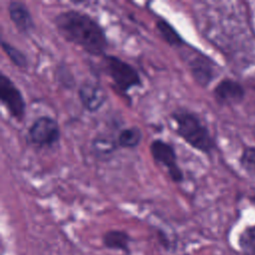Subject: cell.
I'll list each match as a JSON object with an SVG mask.
<instances>
[{
	"instance_id": "cell-18",
	"label": "cell",
	"mask_w": 255,
	"mask_h": 255,
	"mask_svg": "<svg viewBox=\"0 0 255 255\" xmlns=\"http://www.w3.org/2000/svg\"><path fill=\"white\" fill-rule=\"evenodd\" d=\"M240 164L248 174L255 176V147H247L243 150Z\"/></svg>"
},
{
	"instance_id": "cell-6",
	"label": "cell",
	"mask_w": 255,
	"mask_h": 255,
	"mask_svg": "<svg viewBox=\"0 0 255 255\" xmlns=\"http://www.w3.org/2000/svg\"><path fill=\"white\" fill-rule=\"evenodd\" d=\"M0 102L11 118L21 123L26 116V102L17 85L9 76L0 73Z\"/></svg>"
},
{
	"instance_id": "cell-1",
	"label": "cell",
	"mask_w": 255,
	"mask_h": 255,
	"mask_svg": "<svg viewBox=\"0 0 255 255\" xmlns=\"http://www.w3.org/2000/svg\"><path fill=\"white\" fill-rule=\"evenodd\" d=\"M53 22L60 36L67 42L92 56L103 57L107 54L110 44L106 30L92 15L68 9L56 14Z\"/></svg>"
},
{
	"instance_id": "cell-4",
	"label": "cell",
	"mask_w": 255,
	"mask_h": 255,
	"mask_svg": "<svg viewBox=\"0 0 255 255\" xmlns=\"http://www.w3.org/2000/svg\"><path fill=\"white\" fill-rule=\"evenodd\" d=\"M61 138V129L56 119L50 116H41L35 119L27 129V141L38 148H50L58 144Z\"/></svg>"
},
{
	"instance_id": "cell-2",
	"label": "cell",
	"mask_w": 255,
	"mask_h": 255,
	"mask_svg": "<svg viewBox=\"0 0 255 255\" xmlns=\"http://www.w3.org/2000/svg\"><path fill=\"white\" fill-rule=\"evenodd\" d=\"M174 132L193 149L210 155L215 148V140L201 118L187 108H177L170 114Z\"/></svg>"
},
{
	"instance_id": "cell-5",
	"label": "cell",
	"mask_w": 255,
	"mask_h": 255,
	"mask_svg": "<svg viewBox=\"0 0 255 255\" xmlns=\"http://www.w3.org/2000/svg\"><path fill=\"white\" fill-rule=\"evenodd\" d=\"M149 153L158 165L166 169L169 178L174 183H181L184 180L183 171L177 162L175 148L170 142L162 138H154L149 143Z\"/></svg>"
},
{
	"instance_id": "cell-3",
	"label": "cell",
	"mask_w": 255,
	"mask_h": 255,
	"mask_svg": "<svg viewBox=\"0 0 255 255\" xmlns=\"http://www.w3.org/2000/svg\"><path fill=\"white\" fill-rule=\"evenodd\" d=\"M103 67L114 86L123 94L142 86V80L136 68L116 55L103 56Z\"/></svg>"
},
{
	"instance_id": "cell-11",
	"label": "cell",
	"mask_w": 255,
	"mask_h": 255,
	"mask_svg": "<svg viewBox=\"0 0 255 255\" xmlns=\"http://www.w3.org/2000/svg\"><path fill=\"white\" fill-rule=\"evenodd\" d=\"M155 28L160 38L170 47L184 48L186 44L183 37L178 33L174 26L162 17H157L155 20Z\"/></svg>"
},
{
	"instance_id": "cell-13",
	"label": "cell",
	"mask_w": 255,
	"mask_h": 255,
	"mask_svg": "<svg viewBox=\"0 0 255 255\" xmlns=\"http://www.w3.org/2000/svg\"><path fill=\"white\" fill-rule=\"evenodd\" d=\"M130 236L124 230L112 229L103 235V244L106 248L129 253Z\"/></svg>"
},
{
	"instance_id": "cell-10",
	"label": "cell",
	"mask_w": 255,
	"mask_h": 255,
	"mask_svg": "<svg viewBox=\"0 0 255 255\" xmlns=\"http://www.w3.org/2000/svg\"><path fill=\"white\" fill-rule=\"evenodd\" d=\"M245 95L243 87L232 79L221 80L213 89V96L219 105L239 104Z\"/></svg>"
},
{
	"instance_id": "cell-8",
	"label": "cell",
	"mask_w": 255,
	"mask_h": 255,
	"mask_svg": "<svg viewBox=\"0 0 255 255\" xmlns=\"http://www.w3.org/2000/svg\"><path fill=\"white\" fill-rule=\"evenodd\" d=\"M78 98L86 111L96 113L105 105L108 96L100 82L87 79L78 87Z\"/></svg>"
},
{
	"instance_id": "cell-12",
	"label": "cell",
	"mask_w": 255,
	"mask_h": 255,
	"mask_svg": "<svg viewBox=\"0 0 255 255\" xmlns=\"http://www.w3.org/2000/svg\"><path fill=\"white\" fill-rule=\"evenodd\" d=\"M91 147L96 156L100 159L110 158L119 147L117 138L106 133H98L91 142Z\"/></svg>"
},
{
	"instance_id": "cell-7",
	"label": "cell",
	"mask_w": 255,
	"mask_h": 255,
	"mask_svg": "<svg viewBox=\"0 0 255 255\" xmlns=\"http://www.w3.org/2000/svg\"><path fill=\"white\" fill-rule=\"evenodd\" d=\"M186 63L191 77L201 88H207L217 75L215 63L200 52L191 54Z\"/></svg>"
},
{
	"instance_id": "cell-14",
	"label": "cell",
	"mask_w": 255,
	"mask_h": 255,
	"mask_svg": "<svg viewBox=\"0 0 255 255\" xmlns=\"http://www.w3.org/2000/svg\"><path fill=\"white\" fill-rule=\"evenodd\" d=\"M142 131L136 126L122 128L117 135V142L120 148H135L142 140Z\"/></svg>"
},
{
	"instance_id": "cell-15",
	"label": "cell",
	"mask_w": 255,
	"mask_h": 255,
	"mask_svg": "<svg viewBox=\"0 0 255 255\" xmlns=\"http://www.w3.org/2000/svg\"><path fill=\"white\" fill-rule=\"evenodd\" d=\"M1 48L14 66L19 69H27L29 67L28 57L19 48L15 47L5 39H1Z\"/></svg>"
},
{
	"instance_id": "cell-9",
	"label": "cell",
	"mask_w": 255,
	"mask_h": 255,
	"mask_svg": "<svg viewBox=\"0 0 255 255\" xmlns=\"http://www.w3.org/2000/svg\"><path fill=\"white\" fill-rule=\"evenodd\" d=\"M7 12L10 21L20 34L24 36L32 34L36 28V24L26 3L23 1L11 0L7 4Z\"/></svg>"
},
{
	"instance_id": "cell-17",
	"label": "cell",
	"mask_w": 255,
	"mask_h": 255,
	"mask_svg": "<svg viewBox=\"0 0 255 255\" xmlns=\"http://www.w3.org/2000/svg\"><path fill=\"white\" fill-rule=\"evenodd\" d=\"M56 81L66 89H72L75 85V78L66 65H59L55 71Z\"/></svg>"
},
{
	"instance_id": "cell-16",
	"label": "cell",
	"mask_w": 255,
	"mask_h": 255,
	"mask_svg": "<svg viewBox=\"0 0 255 255\" xmlns=\"http://www.w3.org/2000/svg\"><path fill=\"white\" fill-rule=\"evenodd\" d=\"M238 242L245 255H255V225L247 227L240 234Z\"/></svg>"
},
{
	"instance_id": "cell-19",
	"label": "cell",
	"mask_w": 255,
	"mask_h": 255,
	"mask_svg": "<svg viewBox=\"0 0 255 255\" xmlns=\"http://www.w3.org/2000/svg\"><path fill=\"white\" fill-rule=\"evenodd\" d=\"M251 199H252V201H254V202H255V196H253Z\"/></svg>"
}]
</instances>
